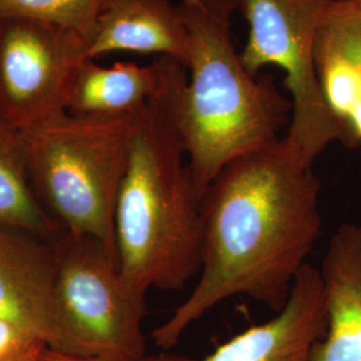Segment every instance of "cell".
Returning <instances> with one entry per match:
<instances>
[{
  "mask_svg": "<svg viewBox=\"0 0 361 361\" xmlns=\"http://www.w3.org/2000/svg\"><path fill=\"white\" fill-rule=\"evenodd\" d=\"M320 189L313 161L286 135L222 169L201 200L197 283L153 331L155 347H176L193 324L233 297L281 310L322 231Z\"/></svg>",
  "mask_w": 361,
  "mask_h": 361,
  "instance_id": "6da1fadb",
  "label": "cell"
},
{
  "mask_svg": "<svg viewBox=\"0 0 361 361\" xmlns=\"http://www.w3.org/2000/svg\"><path fill=\"white\" fill-rule=\"evenodd\" d=\"M161 62V83L138 116L114 213L119 269L143 293L189 284L201 269L204 243L176 119L186 67L168 56Z\"/></svg>",
  "mask_w": 361,
  "mask_h": 361,
  "instance_id": "7a4b0ae2",
  "label": "cell"
},
{
  "mask_svg": "<svg viewBox=\"0 0 361 361\" xmlns=\"http://www.w3.org/2000/svg\"><path fill=\"white\" fill-rule=\"evenodd\" d=\"M178 6L192 49L190 77L178 94L176 119L201 204L222 169L281 138L292 104L271 78L250 75L234 50L233 0H182Z\"/></svg>",
  "mask_w": 361,
  "mask_h": 361,
  "instance_id": "3957f363",
  "label": "cell"
},
{
  "mask_svg": "<svg viewBox=\"0 0 361 361\" xmlns=\"http://www.w3.org/2000/svg\"><path fill=\"white\" fill-rule=\"evenodd\" d=\"M138 116L65 111L22 131L30 180L42 205L63 232L94 238L116 258V198Z\"/></svg>",
  "mask_w": 361,
  "mask_h": 361,
  "instance_id": "277c9868",
  "label": "cell"
},
{
  "mask_svg": "<svg viewBox=\"0 0 361 361\" xmlns=\"http://www.w3.org/2000/svg\"><path fill=\"white\" fill-rule=\"evenodd\" d=\"M50 244L55 279L49 348L94 360L142 361L146 293L97 240L62 232Z\"/></svg>",
  "mask_w": 361,
  "mask_h": 361,
  "instance_id": "5b68a950",
  "label": "cell"
},
{
  "mask_svg": "<svg viewBox=\"0 0 361 361\" xmlns=\"http://www.w3.org/2000/svg\"><path fill=\"white\" fill-rule=\"evenodd\" d=\"M249 32L241 61L256 77L265 66L285 74L292 116L288 135L313 162L335 142L350 147L324 98L314 61L317 28L329 0H233Z\"/></svg>",
  "mask_w": 361,
  "mask_h": 361,
  "instance_id": "8992f818",
  "label": "cell"
},
{
  "mask_svg": "<svg viewBox=\"0 0 361 361\" xmlns=\"http://www.w3.org/2000/svg\"><path fill=\"white\" fill-rule=\"evenodd\" d=\"M87 43L25 16H0V118L20 131L65 113L70 78Z\"/></svg>",
  "mask_w": 361,
  "mask_h": 361,
  "instance_id": "52a82bcc",
  "label": "cell"
},
{
  "mask_svg": "<svg viewBox=\"0 0 361 361\" xmlns=\"http://www.w3.org/2000/svg\"><path fill=\"white\" fill-rule=\"evenodd\" d=\"M325 328L320 273L307 264L297 274L284 307L269 320L247 328L202 359L164 350L142 361H310L313 345Z\"/></svg>",
  "mask_w": 361,
  "mask_h": 361,
  "instance_id": "ba28073f",
  "label": "cell"
},
{
  "mask_svg": "<svg viewBox=\"0 0 361 361\" xmlns=\"http://www.w3.org/2000/svg\"><path fill=\"white\" fill-rule=\"evenodd\" d=\"M34 234L0 226V320L38 337H52L55 261L51 244Z\"/></svg>",
  "mask_w": 361,
  "mask_h": 361,
  "instance_id": "9c48e42d",
  "label": "cell"
},
{
  "mask_svg": "<svg viewBox=\"0 0 361 361\" xmlns=\"http://www.w3.org/2000/svg\"><path fill=\"white\" fill-rule=\"evenodd\" d=\"M319 273L326 328L310 361H361V222L336 231Z\"/></svg>",
  "mask_w": 361,
  "mask_h": 361,
  "instance_id": "30bf717a",
  "label": "cell"
},
{
  "mask_svg": "<svg viewBox=\"0 0 361 361\" xmlns=\"http://www.w3.org/2000/svg\"><path fill=\"white\" fill-rule=\"evenodd\" d=\"M314 61L325 102L350 146L361 143V10L329 0L317 28Z\"/></svg>",
  "mask_w": 361,
  "mask_h": 361,
  "instance_id": "8fae6325",
  "label": "cell"
},
{
  "mask_svg": "<svg viewBox=\"0 0 361 361\" xmlns=\"http://www.w3.org/2000/svg\"><path fill=\"white\" fill-rule=\"evenodd\" d=\"M190 49L180 6L170 0H116L95 27L85 59L121 51L157 54L188 67Z\"/></svg>",
  "mask_w": 361,
  "mask_h": 361,
  "instance_id": "7c38bea8",
  "label": "cell"
},
{
  "mask_svg": "<svg viewBox=\"0 0 361 361\" xmlns=\"http://www.w3.org/2000/svg\"><path fill=\"white\" fill-rule=\"evenodd\" d=\"M161 77V56L147 66L116 62L111 67L85 59L70 78L66 113L78 116L138 114L158 90Z\"/></svg>",
  "mask_w": 361,
  "mask_h": 361,
  "instance_id": "4fadbf2b",
  "label": "cell"
},
{
  "mask_svg": "<svg viewBox=\"0 0 361 361\" xmlns=\"http://www.w3.org/2000/svg\"><path fill=\"white\" fill-rule=\"evenodd\" d=\"M0 226L52 240L63 232L30 180L22 131L0 118Z\"/></svg>",
  "mask_w": 361,
  "mask_h": 361,
  "instance_id": "5bb4252c",
  "label": "cell"
},
{
  "mask_svg": "<svg viewBox=\"0 0 361 361\" xmlns=\"http://www.w3.org/2000/svg\"><path fill=\"white\" fill-rule=\"evenodd\" d=\"M116 0H0V16H25L62 27L89 43Z\"/></svg>",
  "mask_w": 361,
  "mask_h": 361,
  "instance_id": "9a60e30c",
  "label": "cell"
},
{
  "mask_svg": "<svg viewBox=\"0 0 361 361\" xmlns=\"http://www.w3.org/2000/svg\"><path fill=\"white\" fill-rule=\"evenodd\" d=\"M39 344L46 343L13 324L0 320V361L13 359Z\"/></svg>",
  "mask_w": 361,
  "mask_h": 361,
  "instance_id": "2e32d148",
  "label": "cell"
},
{
  "mask_svg": "<svg viewBox=\"0 0 361 361\" xmlns=\"http://www.w3.org/2000/svg\"><path fill=\"white\" fill-rule=\"evenodd\" d=\"M37 361H99L94 359H87V357H80V356H74L68 355L65 352L56 350V349L44 347L42 352L39 353L38 360Z\"/></svg>",
  "mask_w": 361,
  "mask_h": 361,
  "instance_id": "e0dca14e",
  "label": "cell"
},
{
  "mask_svg": "<svg viewBox=\"0 0 361 361\" xmlns=\"http://www.w3.org/2000/svg\"><path fill=\"white\" fill-rule=\"evenodd\" d=\"M44 347H47V345L46 344H39V345H35V347L28 349L25 353H22V355H19V356H16V357L7 361H37L38 360L39 353L42 352V349L44 348Z\"/></svg>",
  "mask_w": 361,
  "mask_h": 361,
  "instance_id": "ac0fdd59",
  "label": "cell"
},
{
  "mask_svg": "<svg viewBox=\"0 0 361 361\" xmlns=\"http://www.w3.org/2000/svg\"><path fill=\"white\" fill-rule=\"evenodd\" d=\"M341 1H347V3H350V4H353L355 7H357L359 10H361V0H341Z\"/></svg>",
  "mask_w": 361,
  "mask_h": 361,
  "instance_id": "d6986e66",
  "label": "cell"
}]
</instances>
